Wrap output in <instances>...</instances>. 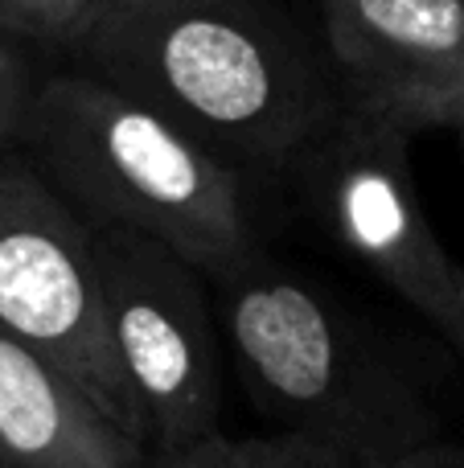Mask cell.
Segmentation results:
<instances>
[{
	"instance_id": "cell-1",
	"label": "cell",
	"mask_w": 464,
	"mask_h": 468,
	"mask_svg": "<svg viewBox=\"0 0 464 468\" xmlns=\"http://www.w3.org/2000/svg\"><path fill=\"white\" fill-rule=\"evenodd\" d=\"M161 107L247 177H288L342 112L325 41L279 0H111L66 58Z\"/></svg>"
},
{
	"instance_id": "cell-2",
	"label": "cell",
	"mask_w": 464,
	"mask_h": 468,
	"mask_svg": "<svg viewBox=\"0 0 464 468\" xmlns=\"http://www.w3.org/2000/svg\"><path fill=\"white\" fill-rule=\"evenodd\" d=\"M16 148L90 227L164 242L206 275L259 250L251 177L161 107L90 70L66 62L41 82Z\"/></svg>"
},
{
	"instance_id": "cell-3",
	"label": "cell",
	"mask_w": 464,
	"mask_h": 468,
	"mask_svg": "<svg viewBox=\"0 0 464 468\" xmlns=\"http://www.w3.org/2000/svg\"><path fill=\"white\" fill-rule=\"evenodd\" d=\"M218 329L251 403L366 468L440 440L424 382L301 271L251 250L210 275Z\"/></svg>"
},
{
	"instance_id": "cell-4",
	"label": "cell",
	"mask_w": 464,
	"mask_h": 468,
	"mask_svg": "<svg viewBox=\"0 0 464 468\" xmlns=\"http://www.w3.org/2000/svg\"><path fill=\"white\" fill-rule=\"evenodd\" d=\"M107 333L148 452L218 436L222 354L210 275L144 234L95 227Z\"/></svg>"
},
{
	"instance_id": "cell-5",
	"label": "cell",
	"mask_w": 464,
	"mask_h": 468,
	"mask_svg": "<svg viewBox=\"0 0 464 468\" xmlns=\"http://www.w3.org/2000/svg\"><path fill=\"white\" fill-rule=\"evenodd\" d=\"M288 181L312 218L374 280L464 354V267L432 227L403 132L342 107Z\"/></svg>"
},
{
	"instance_id": "cell-6",
	"label": "cell",
	"mask_w": 464,
	"mask_h": 468,
	"mask_svg": "<svg viewBox=\"0 0 464 468\" xmlns=\"http://www.w3.org/2000/svg\"><path fill=\"white\" fill-rule=\"evenodd\" d=\"M0 333L62 366L136 436L132 399L107 333L95 227L21 148L0 153Z\"/></svg>"
},
{
	"instance_id": "cell-7",
	"label": "cell",
	"mask_w": 464,
	"mask_h": 468,
	"mask_svg": "<svg viewBox=\"0 0 464 468\" xmlns=\"http://www.w3.org/2000/svg\"><path fill=\"white\" fill-rule=\"evenodd\" d=\"M342 103L403 136L464 128V0H321Z\"/></svg>"
},
{
	"instance_id": "cell-8",
	"label": "cell",
	"mask_w": 464,
	"mask_h": 468,
	"mask_svg": "<svg viewBox=\"0 0 464 468\" xmlns=\"http://www.w3.org/2000/svg\"><path fill=\"white\" fill-rule=\"evenodd\" d=\"M144 456L62 366L0 333V468H140Z\"/></svg>"
},
{
	"instance_id": "cell-9",
	"label": "cell",
	"mask_w": 464,
	"mask_h": 468,
	"mask_svg": "<svg viewBox=\"0 0 464 468\" xmlns=\"http://www.w3.org/2000/svg\"><path fill=\"white\" fill-rule=\"evenodd\" d=\"M58 66L66 62H58L54 54H46L41 46H33L29 37H21L0 21V153L16 148L25 120L33 112V99Z\"/></svg>"
},
{
	"instance_id": "cell-10",
	"label": "cell",
	"mask_w": 464,
	"mask_h": 468,
	"mask_svg": "<svg viewBox=\"0 0 464 468\" xmlns=\"http://www.w3.org/2000/svg\"><path fill=\"white\" fill-rule=\"evenodd\" d=\"M107 8L111 0H0V21L66 62Z\"/></svg>"
},
{
	"instance_id": "cell-11",
	"label": "cell",
	"mask_w": 464,
	"mask_h": 468,
	"mask_svg": "<svg viewBox=\"0 0 464 468\" xmlns=\"http://www.w3.org/2000/svg\"><path fill=\"white\" fill-rule=\"evenodd\" d=\"M235 468H366V464H358L353 456L337 452L329 444H317V440L279 431V436L235 440Z\"/></svg>"
},
{
	"instance_id": "cell-12",
	"label": "cell",
	"mask_w": 464,
	"mask_h": 468,
	"mask_svg": "<svg viewBox=\"0 0 464 468\" xmlns=\"http://www.w3.org/2000/svg\"><path fill=\"white\" fill-rule=\"evenodd\" d=\"M140 468H235V440L218 431V436H206L197 444L161 448V452H148Z\"/></svg>"
},
{
	"instance_id": "cell-13",
	"label": "cell",
	"mask_w": 464,
	"mask_h": 468,
	"mask_svg": "<svg viewBox=\"0 0 464 468\" xmlns=\"http://www.w3.org/2000/svg\"><path fill=\"white\" fill-rule=\"evenodd\" d=\"M386 468H464V444L460 440H432V444L416 448V452L399 456Z\"/></svg>"
},
{
	"instance_id": "cell-14",
	"label": "cell",
	"mask_w": 464,
	"mask_h": 468,
	"mask_svg": "<svg viewBox=\"0 0 464 468\" xmlns=\"http://www.w3.org/2000/svg\"><path fill=\"white\" fill-rule=\"evenodd\" d=\"M460 148H464V128H460Z\"/></svg>"
}]
</instances>
